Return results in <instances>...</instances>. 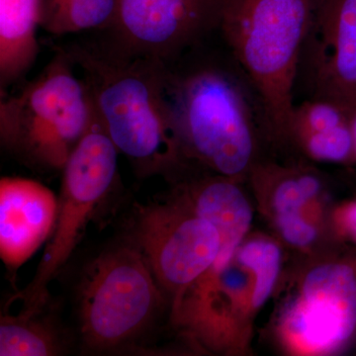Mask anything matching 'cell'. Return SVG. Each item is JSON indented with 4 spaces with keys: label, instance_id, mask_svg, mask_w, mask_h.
Segmentation results:
<instances>
[{
    "label": "cell",
    "instance_id": "cell-8",
    "mask_svg": "<svg viewBox=\"0 0 356 356\" xmlns=\"http://www.w3.org/2000/svg\"><path fill=\"white\" fill-rule=\"evenodd\" d=\"M225 0H120L108 43L168 65L220 28Z\"/></svg>",
    "mask_w": 356,
    "mask_h": 356
},
{
    "label": "cell",
    "instance_id": "cell-3",
    "mask_svg": "<svg viewBox=\"0 0 356 356\" xmlns=\"http://www.w3.org/2000/svg\"><path fill=\"white\" fill-rule=\"evenodd\" d=\"M318 0H225L220 29L270 132L291 137L295 83Z\"/></svg>",
    "mask_w": 356,
    "mask_h": 356
},
{
    "label": "cell",
    "instance_id": "cell-16",
    "mask_svg": "<svg viewBox=\"0 0 356 356\" xmlns=\"http://www.w3.org/2000/svg\"><path fill=\"white\" fill-rule=\"evenodd\" d=\"M238 261L254 274L252 304L255 309L266 304L280 275L282 254L275 243L266 238H255L242 243L236 252Z\"/></svg>",
    "mask_w": 356,
    "mask_h": 356
},
{
    "label": "cell",
    "instance_id": "cell-19",
    "mask_svg": "<svg viewBox=\"0 0 356 356\" xmlns=\"http://www.w3.org/2000/svg\"><path fill=\"white\" fill-rule=\"evenodd\" d=\"M275 222L285 242L293 247H309L317 238V229L301 212L275 215Z\"/></svg>",
    "mask_w": 356,
    "mask_h": 356
},
{
    "label": "cell",
    "instance_id": "cell-9",
    "mask_svg": "<svg viewBox=\"0 0 356 356\" xmlns=\"http://www.w3.org/2000/svg\"><path fill=\"white\" fill-rule=\"evenodd\" d=\"M287 331L300 348L330 353L356 329V275L350 266L325 264L307 274L286 318Z\"/></svg>",
    "mask_w": 356,
    "mask_h": 356
},
{
    "label": "cell",
    "instance_id": "cell-17",
    "mask_svg": "<svg viewBox=\"0 0 356 356\" xmlns=\"http://www.w3.org/2000/svg\"><path fill=\"white\" fill-rule=\"evenodd\" d=\"M312 159L325 163H343L353 156L350 120L341 125L294 136Z\"/></svg>",
    "mask_w": 356,
    "mask_h": 356
},
{
    "label": "cell",
    "instance_id": "cell-11",
    "mask_svg": "<svg viewBox=\"0 0 356 356\" xmlns=\"http://www.w3.org/2000/svg\"><path fill=\"white\" fill-rule=\"evenodd\" d=\"M58 199L36 180L3 177L0 180V255L16 270L49 238L57 221Z\"/></svg>",
    "mask_w": 356,
    "mask_h": 356
},
{
    "label": "cell",
    "instance_id": "cell-10",
    "mask_svg": "<svg viewBox=\"0 0 356 356\" xmlns=\"http://www.w3.org/2000/svg\"><path fill=\"white\" fill-rule=\"evenodd\" d=\"M314 98L356 106V0H318L302 51Z\"/></svg>",
    "mask_w": 356,
    "mask_h": 356
},
{
    "label": "cell",
    "instance_id": "cell-2",
    "mask_svg": "<svg viewBox=\"0 0 356 356\" xmlns=\"http://www.w3.org/2000/svg\"><path fill=\"white\" fill-rule=\"evenodd\" d=\"M165 91L184 161L222 177L250 170L255 151L254 107L240 79L214 64L165 65Z\"/></svg>",
    "mask_w": 356,
    "mask_h": 356
},
{
    "label": "cell",
    "instance_id": "cell-1",
    "mask_svg": "<svg viewBox=\"0 0 356 356\" xmlns=\"http://www.w3.org/2000/svg\"><path fill=\"white\" fill-rule=\"evenodd\" d=\"M63 49L83 72L103 128L138 175H168L182 165L165 97V64L109 43Z\"/></svg>",
    "mask_w": 356,
    "mask_h": 356
},
{
    "label": "cell",
    "instance_id": "cell-20",
    "mask_svg": "<svg viewBox=\"0 0 356 356\" xmlns=\"http://www.w3.org/2000/svg\"><path fill=\"white\" fill-rule=\"evenodd\" d=\"M346 221H348V227L356 236V204L351 206L350 210L348 211Z\"/></svg>",
    "mask_w": 356,
    "mask_h": 356
},
{
    "label": "cell",
    "instance_id": "cell-12",
    "mask_svg": "<svg viewBox=\"0 0 356 356\" xmlns=\"http://www.w3.org/2000/svg\"><path fill=\"white\" fill-rule=\"evenodd\" d=\"M186 191L191 209L210 222L221 236V252L210 270L221 273L233 259L250 228L252 207L235 184V178L217 175L188 185Z\"/></svg>",
    "mask_w": 356,
    "mask_h": 356
},
{
    "label": "cell",
    "instance_id": "cell-15",
    "mask_svg": "<svg viewBox=\"0 0 356 356\" xmlns=\"http://www.w3.org/2000/svg\"><path fill=\"white\" fill-rule=\"evenodd\" d=\"M38 312L23 311L19 316L1 317L0 355L50 356L62 350L55 330L36 318Z\"/></svg>",
    "mask_w": 356,
    "mask_h": 356
},
{
    "label": "cell",
    "instance_id": "cell-21",
    "mask_svg": "<svg viewBox=\"0 0 356 356\" xmlns=\"http://www.w3.org/2000/svg\"><path fill=\"white\" fill-rule=\"evenodd\" d=\"M350 126L353 138V156H356V106L350 111Z\"/></svg>",
    "mask_w": 356,
    "mask_h": 356
},
{
    "label": "cell",
    "instance_id": "cell-18",
    "mask_svg": "<svg viewBox=\"0 0 356 356\" xmlns=\"http://www.w3.org/2000/svg\"><path fill=\"white\" fill-rule=\"evenodd\" d=\"M275 172L276 180L273 193V206L275 215L301 212L309 202L300 181V173Z\"/></svg>",
    "mask_w": 356,
    "mask_h": 356
},
{
    "label": "cell",
    "instance_id": "cell-4",
    "mask_svg": "<svg viewBox=\"0 0 356 356\" xmlns=\"http://www.w3.org/2000/svg\"><path fill=\"white\" fill-rule=\"evenodd\" d=\"M63 48L22 90L0 102L2 146L27 165L63 170L95 119L92 98Z\"/></svg>",
    "mask_w": 356,
    "mask_h": 356
},
{
    "label": "cell",
    "instance_id": "cell-7",
    "mask_svg": "<svg viewBox=\"0 0 356 356\" xmlns=\"http://www.w3.org/2000/svg\"><path fill=\"white\" fill-rule=\"evenodd\" d=\"M136 245L151 267L163 291L182 294L214 266L221 252V236L191 206L153 203L138 209L133 231Z\"/></svg>",
    "mask_w": 356,
    "mask_h": 356
},
{
    "label": "cell",
    "instance_id": "cell-5",
    "mask_svg": "<svg viewBox=\"0 0 356 356\" xmlns=\"http://www.w3.org/2000/svg\"><path fill=\"white\" fill-rule=\"evenodd\" d=\"M163 300L151 267L134 243L102 252L79 288V331L84 346L106 351L132 341L152 324Z\"/></svg>",
    "mask_w": 356,
    "mask_h": 356
},
{
    "label": "cell",
    "instance_id": "cell-13",
    "mask_svg": "<svg viewBox=\"0 0 356 356\" xmlns=\"http://www.w3.org/2000/svg\"><path fill=\"white\" fill-rule=\"evenodd\" d=\"M42 0H0V84L1 90L19 81L39 53L37 28Z\"/></svg>",
    "mask_w": 356,
    "mask_h": 356
},
{
    "label": "cell",
    "instance_id": "cell-14",
    "mask_svg": "<svg viewBox=\"0 0 356 356\" xmlns=\"http://www.w3.org/2000/svg\"><path fill=\"white\" fill-rule=\"evenodd\" d=\"M120 0H42L41 26L50 34L62 36L109 30L118 14Z\"/></svg>",
    "mask_w": 356,
    "mask_h": 356
},
{
    "label": "cell",
    "instance_id": "cell-6",
    "mask_svg": "<svg viewBox=\"0 0 356 356\" xmlns=\"http://www.w3.org/2000/svg\"><path fill=\"white\" fill-rule=\"evenodd\" d=\"M119 151L95 115L92 124L63 168L57 221L34 278L21 297L34 313L48 299V286L81 241L84 229L118 177Z\"/></svg>",
    "mask_w": 356,
    "mask_h": 356
}]
</instances>
